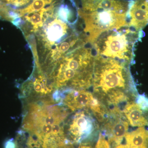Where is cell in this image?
<instances>
[{"instance_id":"obj_8","label":"cell","mask_w":148,"mask_h":148,"mask_svg":"<svg viewBox=\"0 0 148 148\" xmlns=\"http://www.w3.org/2000/svg\"><path fill=\"white\" fill-rule=\"evenodd\" d=\"M110 120L107 119L105 131L108 135V142L113 147L120 145L128 132L129 123L123 116L111 115Z\"/></svg>"},{"instance_id":"obj_7","label":"cell","mask_w":148,"mask_h":148,"mask_svg":"<svg viewBox=\"0 0 148 148\" xmlns=\"http://www.w3.org/2000/svg\"><path fill=\"white\" fill-rule=\"evenodd\" d=\"M55 89L53 84L42 71L35 66L32 75L21 87L24 98H42L49 95Z\"/></svg>"},{"instance_id":"obj_3","label":"cell","mask_w":148,"mask_h":148,"mask_svg":"<svg viewBox=\"0 0 148 148\" xmlns=\"http://www.w3.org/2000/svg\"><path fill=\"white\" fill-rule=\"evenodd\" d=\"M79 24L88 43L92 45L104 32L128 24L131 1L71 0Z\"/></svg>"},{"instance_id":"obj_15","label":"cell","mask_w":148,"mask_h":148,"mask_svg":"<svg viewBox=\"0 0 148 148\" xmlns=\"http://www.w3.org/2000/svg\"><path fill=\"white\" fill-rule=\"evenodd\" d=\"M58 148H74L73 146V143H70L69 144H64Z\"/></svg>"},{"instance_id":"obj_5","label":"cell","mask_w":148,"mask_h":148,"mask_svg":"<svg viewBox=\"0 0 148 148\" xmlns=\"http://www.w3.org/2000/svg\"><path fill=\"white\" fill-rule=\"evenodd\" d=\"M142 36V31L128 24L104 32L91 46L97 55L130 65L134 62L135 45Z\"/></svg>"},{"instance_id":"obj_12","label":"cell","mask_w":148,"mask_h":148,"mask_svg":"<svg viewBox=\"0 0 148 148\" xmlns=\"http://www.w3.org/2000/svg\"><path fill=\"white\" fill-rule=\"evenodd\" d=\"M95 148H110L109 142L106 140L105 136L102 133L99 134V138Z\"/></svg>"},{"instance_id":"obj_14","label":"cell","mask_w":148,"mask_h":148,"mask_svg":"<svg viewBox=\"0 0 148 148\" xmlns=\"http://www.w3.org/2000/svg\"><path fill=\"white\" fill-rule=\"evenodd\" d=\"M78 148H92L91 146L87 143H82L79 145Z\"/></svg>"},{"instance_id":"obj_10","label":"cell","mask_w":148,"mask_h":148,"mask_svg":"<svg viewBox=\"0 0 148 148\" xmlns=\"http://www.w3.org/2000/svg\"><path fill=\"white\" fill-rule=\"evenodd\" d=\"M57 0H33L29 5L23 9H15L14 12L17 14L18 18L22 17L25 14L36 12L41 10L46 6L51 5Z\"/></svg>"},{"instance_id":"obj_6","label":"cell","mask_w":148,"mask_h":148,"mask_svg":"<svg viewBox=\"0 0 148 148\" xmlns=\"http://www.w3.org/2000/svg\"><path fill=\"white\" fill-rule=\"evenodd\" d=\"M97 125L88 109L80 110L73 117L68 127L71 143H81L92 135Z\"/></svg>"},{"instance_id":"obj_2","label":"cell","mask_w":148,"mask_h":148,"mask_svg":"<svg viewBox=\"0 0 148 148\" xmlns=\"http://www.w3.org/2000/svg\"><path fill=\"white\" fill-rule=\"evenodd\" d=\"M129 66L95 54L91 86L106 109L120 108L138 96Z\"/></svg>"},{"instance_id":"obj_16","label":"cell","mask_w":148,"mask_h":148,"mask_svg":"<svg viewBox=\"0 0 148 148\" xmlns=\"http://www.w3.org/2000/svg\"><path fill=\"white\" fill-rule=\"evenodd\" d=\"M115 148H145L142 147H126L125 145H119Z\"/></svg>"},{"instance_id":"obj_1","label":"cell","mask_w":148,"mask_h":148,"mask_svg":"<svg viewBox=\"0 0 148 148\" xmlns=\"http://www.w3.org/2000/svg\"><path fill=\"white\" fill-rule=\"evenodd\" d=\"M54 3L46 8L42 21L36 25L18 26L32 49L35 66L47 75L66 54L82 43L81 29L61 19Z\"/></svg>"},{"instance_id":"obj_9","label":"cell","mask_w":148,"mask_h":148,"mask_svg":"<svg viewBox=\"0 0 148 148\" xmlns=\"http://www.w3.org/2000/svg\"><path fill=\"white\" fill-rule=\"evenodd\" d=\"M128 24L137 31L148 24V0L131 1L128 12Z\"/></svg>"},{"instance_id":"obj_11","label":"cell","mask_w":148,"mask_h":148,"mask_svg":"<svg viewBox=\"0 0 148 148\" xmlns=\"http://www.w3.org/2000/svg\"><path fill=\"white\" fill-rule=\"evenodd\" d=\"M31 0H0V4L5 5L11 8L21 7L29 3Z\"/></svg>"},{"instance_id":"obj_13","label":"cell","mask_w":148,"mask_h":148,"mask_svg":"<svg viewBox=\"0 0 148 148\" xmlns=\"http://www.w3.org/2000/svg\"><path fill=\"white\" fill-rule=\"evenodd\" d=\"M4 148H16L15 141L13 139H10L6 141Z\"/></svg>"},{"instance_id":"obj_4","label":"cell","mask_w":148,"mask_h":148,"mask_svg":"<svg viewBox=\"0 0 148 148\" xmlns=\"http://www.w3.org/2000/svg\"><path fill=\"white\" fill-rule=\"evenodd\" d=\"M95 53L86 43L66 54L56 65L49 79L56 90H86L91 86Z\"/></svg>"}]
</instances>
